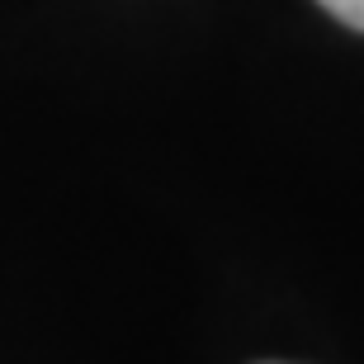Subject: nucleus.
Segmentation results:
<instances>
[{"mask_svg":"<svg viewBox=\"0 0 364 364\" xmlns=\"http://www.w3.org/2000/svg\"><path fill=\"white\" fill-rule=\"evenodd\" d=\"M331 19H341V24H350V28H360L364 33V0H317Z\"/></svg>","mask_w":364,"mask_h":364,"instance_id":"obj_1","label":"nucleus"}]
</instances>
